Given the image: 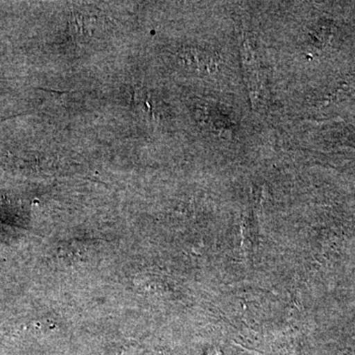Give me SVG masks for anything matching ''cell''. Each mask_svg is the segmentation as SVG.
Returning a JSON list of instances; mask_svg holds the SVG:
<instances>
[{
    "mask_svg": "<svg viewBox=\"0 0 355 355\" xmlns=\"http://www.w3.org/2000/svg\"><path fill=\"white\" fill-rule=\"evenodd\" d=\"M207 355H220V352H216V350L212 349L211 352H209Z\"/></svg>",
    "mask_w": 355,
    "mask_h": 355,
    "instance_id": "1",
    "label": "cell"
}]
</instances>
